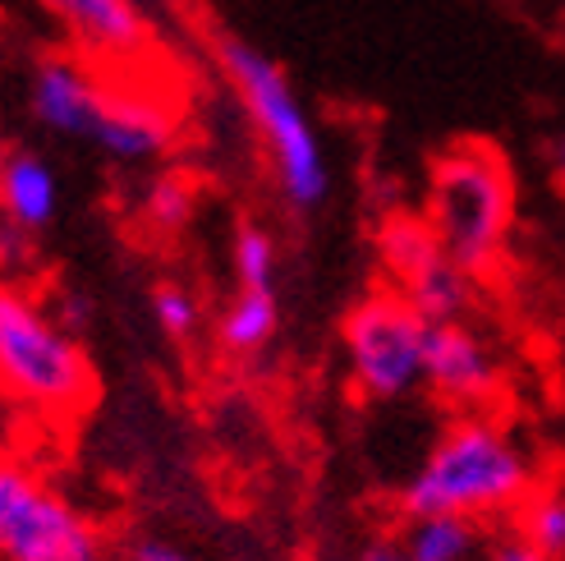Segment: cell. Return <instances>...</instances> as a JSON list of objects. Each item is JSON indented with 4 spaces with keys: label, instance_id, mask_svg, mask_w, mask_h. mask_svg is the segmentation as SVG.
<instances>
[{
    "label": "cell",
    "instance_id": "6da1fadb",
    "mask_svg": "<svg viewBox=\"0 0 565 561\" xmlns=\"http://www.w3.org/2000/svg\"><path fill=\"white\" fill-rule=\"evenodd\" d=\"M539 488V461L511 428L488 414H460L401 488V511L497 525L515 520Z\"/></svg>",
    "mask_w": 565,
    "mask_h": 561
},
{
    "label": "cell",
    "instance_id": "7a4b0ae2",
    "mask_svg": "<svg viewBox=\"0 0 565 561\" xmlns=\"http://www.w3.org/2000/svg\"><path fill=\"white\" fill-rule=\"evenodd\" d=\"M93 359L23 280H0V396L51 419L93 401Z\"/></svg>",
    "mask_w": 565,
    "mask_h": 561
},
{
    "label": "cell",
    "instance_id": "3957f363",
    "mask_svg": "<svg viewBox=\"0 0 565 561\" xmlns=\"http://www.w3.org/2000/svg\"><path fill=\"white\" fill-rule=\"evenodd\" d=\"M216 55H221V70L235 83L253 129L263 134L286 203L295 212H313L331 189V171H327L322 138H318L313 120H308L299 93L290 88L286 70H280L267 51H258L244 38H231V33L216 42Z\"/></svg>",
    "mask_w": 565,
    "mask_h": 561
},
{
    "label": "cell",
    "instance_id": "277c9868",
    "mask_svg": "<svg viewBox=\"0 0 565 561\" xmlns=\"http://www.w3.org/2000/svg\"><path fill=\"white\" fill-rule=\"evenodd\" d=\"M515 216V189L505 161L488 144H460L433 166L428 226L441 254L469 276L492 267Z\"/></svg>",
    "mask_w": 565,
    "mask_h": 561
},
{
    "label": "cell",
    "instance_id": "5b68a950",
    "mask_svg": "<svg viewBox=\"0 0 565 561\" xmlns=\"http://www.w3.org/2000/svg\"><path fill=\"white\" fill-rule=\"evenodd\" d=\"M0 561H110L97 520L33 465L0 456Z\"/></svg>",
    "mask_w": 565,
    "mask_h": 561
},
{
    "label": "cell",
    "instance_id": "8992f818",
    "mask_svg": "<svg viewBox=\"0 0 565 561\" xmlns=\"http://www.w3.org/2000/svg\"><path fill=\"white\" fill-rule=\"evenodd\" d=\"M423 322L401 290H377L354 304L345 318V359L359 396L369 401H405L423 387Z\"/></svg>",
    "mask_w": 565,
    "mask_h": 561
},
{
    "label": "cell",
    "instance_id": "52a82bcc",
    "mask_svg": "<svg viewBox=\"0 0 565 561\" xmlns=\"http://www.w3.org/2000/svg\"><path fill=\"white\" fill-rule=\"evenodd\" d=\"M382 254H386V267L395 272V280H401V295L409 299V308L428 327L465 322L473 276L441 254L428 221H395V226H386Z\"/></svg>",
    "mask_w": 565,
    "mask_h": 561
},
{
    "label": "cell",
    "instance_id": "ba28073f",
    "mask_svg": "<svg viewBox=\"0 0 565 561\" xmlns=\"http://www.w3.org/2000/svg\"><path fill=\"white\" fill-rule=\"evenodd\" d=\"M423 387L446 405L478 410L497 396L501 363L473 327L441 322V327H428V346H423Z\"/></svg>",
    "mask_w": 565,
    "mask_h": 561
},
{
    "label": "cell",
    "instance_id": "9c48e42d",
    "mask_svg": "<svg viewBox=\"0 0 565 561\" xmlns=\"http://www.w3.org/2000/svg\"><path fill=\"white\" fill-rule=\"evenodd\" d=\"M110 88L88 70L83 55H42L33 70V116L70 138H93Z\"/></svg>",
    "mask_w": 565,
    "mask_h": 561
},
{
    "label": "cell",
    "instance_id": "30bf717a",
    "mask_svg": "<svg viewBox=\"0 0 565 561\" xmlns=\"http://www.w3.org/2000/svg\"><path fill=\"white\" fill-rule=\"evenodd\" d=\"M42 10L97 61H129L148 46V19L138 0H42Z\"/></svg>",
    "mask_w": 565,
    "mask_h": 561
},
{
    "label": "cell",
    "instance_id": "8fae6325",
    "mask_svg": "<svg viewBox=\"0 0 565 561\" xmlns=\"http://www.w3.org/2000/svg\"><path fill=\"white\" fill-rule=\"evenodd\" d=\"M171 138H175L171 110H161L152 97H120V93H110L102 120L93 129V144L125 166L157 161L171 148Z\"/></svg>",
    "mask_w": 565,
    "mask_h": 561
},
{
    "label": "cell",
    "instance_id": "7c38bea8",
    "mask_svg": "<svg viewBox=\"0 0 565 561\" xmlns=\"http://www.w3.org/2000/svg\"><path fill=\"white\" fill-rule=\"evenodd\" d=\"M55 212H61V184H55L51 161L38 152H10L6 176H0V216L28 235H42Z\"/></svg>",
    "mask_w": 565,
    "mask_h": 561
},
{
    "label": "cell",
    "instance_id": "4fadbf2b",
    "mask_svg": "<svg viewBox=\"0 0 565 561\" xmlns=\"http://www.w3.org/2000/svg\"><path fill=\"white\" fill-rule=\"evenodd\" d=\"M488 525L460 516H405L395 543L409 561H478L488 548Z\"/></svg>",
    "mask_w": 565,
    "mask_h": 561
},
{
    "label": "cell",
    "instance_id": "5bb4252c",
    "mask_svg": "<svg viewBox=\"0 0 565 561\" xmlns=\"http://www.w3.org/2000/svg\"><path fill=\"white\" fill-rule=\"evenodd\" d=\"M276 322H280V308L271 290H239L216 322V341L231 354H258L276 336Z\"/></svg>",
    "mask_w": 565,
    "mask_h": 561
},
{
    "label": "cell",
    "instance_id": "9a60e30c",
    "mask_svg": "<svg viewBox=\"0 0 565 561\" xmlns=\"http://www.w3.org/2000/svg\"><path fill=\"white\" fill-rule=\"evenodd\" d=\"M511 525H515V534L529 548H539L547 561H565V488H539Z\"/></svg>",
    "mask_w": 565,
    "mask_h": 561
},
{
    "label": "cell",
    "instance_id": "2e32d148",
    "mask_svg": "<svg viewBox=\"0 0 565 561\" xmlns=\"http://www.w3.org/2000/svg\"><path fill=\"white\" fill-rule=\"evenodd\" d=\"M198 203V189L184 176H152V184L143 189V221L157 235H175L189 226Z\"/></svg>",
    "mask_w": 565,
    "mask_h": 561
},
{
    "label": "cell",
    "instance_id": "e0dca14e",
    "mask_svg": "<svg viewBox=\"0 0 565 561\" xmlns=\"http://www.w3.org/2000/svg\"><path fill=\"white\" fill-rule=\"evenodd\" d=\"M231 258H235L239 290H271V280H276V240L263 226H239Z\"/></svg>",
    "mask_w": 565,
    "mask_h": 561
},
{
    "label": "cell",
    "instance_id": "ac0fdd59",
    "mask_svg": "<svg viewBox=\"0 0 565 561\" xmlns=\"http://www.w3.org/2000/svg\"><path fill=\"white\" fill-rule=\"evenodd\" d=\"M152 318H157V327L166 336H171V341H189V336L198 331V322H203V314H198V299L184 286H157Z\"/></svg>",
    "mask_w": 565,
    "mask_h": 561
},
{
    "label": "cell",
    "instance_id": "d6986e66",
    "mask_svg": "<svg viewBox=\"0 0 565 561\" xmlns=\"http://www.w3.org/2000/svg\"><path fill=\"white\" fill-rule=\"evenodd\" d=\"M33 244H38V235H28L14 221L0 216V280H19V272L33 263Z\"/></svg>",
    "mask_w": 565,
    "mask_h": 561
},
{
    "label": "cell",
    "instance_id": "ffe728a7",
    "mask_svg": "<svg viewBox=\"0 0 565 561\" xmlns=\"http://www.w3.org/2000/svg\"><path fill=\"white\" fill-rule=\"evenodd\" d=\"M478 561H547L539 548H529L520 534H515V525H505L497 529V534H488V548Z\"/></svg>",
    "mask_w": 565,
    "mask_h": 561
},
{
    "label": "cell",
    "instance_id": "44dd1931",
    "mask_svg": "<svg viewBox=\"0 0 565 561\" xmlns=\"http://www.w3.org/2000/svg\"><path fill=\"white\" fill-rule=\"evenodd\" d=\"M51 304V314H55V322H61L70 336H78L83 327L93 322V308H88V299L83 295H74V290H61L55 299H46Z\"/></svg>",
    "mask_w": 565,
    "mask_h": 561
},
{
    "label": "cell",
    "instance_id": "7402d4cb",
    "mask_svg": "<svg viewBox=\"0 0 565 561\" xmlns=\"http://www.w3.org/2000/svg\"><path fill=\"white\" fill-rule=\"evenodd\" d=\"M129 561H193L184 548L166 543V539H134L129 543Z\"/></svg>",
    "mask_w": 565,
    "mask_h": 561
},
{
    "label": "cell",
    "instance_id": "603a6c76",
    "mask_svg": "<svg viewBox=\"0 0 565 561\" xmlns=\"http://www.w3.org/2000/svg\"><path fill=\"white\" fill-rule=\"evenodd\" d=\"M359 561H409V557L401 552V543H395V539H377V543L363 548V557H359Z\"/></svg>",
    "mask_w": 565,
    "mask_h": 561
},
{
    "label": "cell",
    "instance_id": "cb8c5ba5",
    "mask_svg": "<svg viewBox=\"0 0 565 561\" xmlns=\"http://www.w3.org/2000/svg\"><path fill=\"white\" fill-rule=\"evenodd\" d=\"M552 161H556V176L565 180V134H561L556 144H552Z\"/></svg>",
    "mask_w": 565,
    "mask_h": 561
},
{
    "label": "cell",
    "instance_id": "d4e9b609",
    "mask_svg": "<svg viewBox=\"0 0 565 561\" xmlns=\"http://www.w3.org/2000/svg\"><path fill=\"white\" fill-rule=\"evenodd\" d=\"M6 157H10V152H6V144H0V176H6Z\"/></svg>",
    "mask_w": 565,
    "mask_h": 561
}]
</instances>
